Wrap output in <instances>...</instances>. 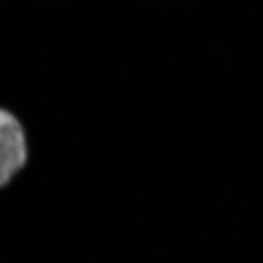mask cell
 <instances>
[{
	"label": "cell",
	"instance_id": "obj_1",
	"mask_svg": "<svg viewBox=\"0 0 263 263\" xmlns=\"http://www.w3.org/2000/svg\"><path fill=\"white\" fill-rule=\"evenodd\" d=\"M27 153L25 129L12 113L0 107V188L25 166Z\"/></svg>",
	"mask_w": 263,
	"mask_h": 263
}]
</instances>
